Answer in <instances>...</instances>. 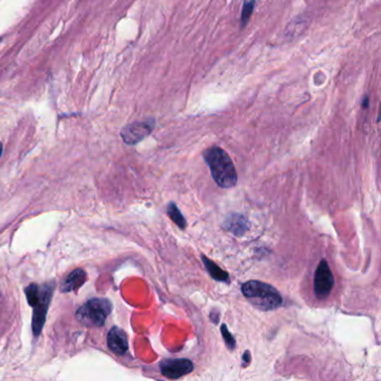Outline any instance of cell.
<instances>
[{
	"mask_svg": "<svg viewBox=\"0 0 381 381\" xmlns=\"http://www.w3.org/2000/svg\"><path fill=\"white\" fill-rule=\"evenodd\" d=\"M211 176L222 188H230L237 183V172L232 159L222 148L212 147L204 152Z\"/></svg>",
	"mask_w": 381,
	"mask_h": 381,
	"instance_id": "cell-1",
	"label": "cell"
},
{
	"mask_svg": "<svg viewBox=\"0 0 381 381\" xmlns=\"http://www.w3.org/2000/svg\"><path fill=\"white\" fill-rule=\"evenodd\" d=\"M242 292L255 308L262 311L275 310L283 303V298L275 287L259 280H248L244 283Z\"/></svg>",
	"mask_w": 381,
	"mask_h": 381,
	"instance_id": "cell-2",
	"label": "cell"
},
{
	"mask_svg": "<svg viewBox=\"0 0 381 381\" xmlns=\"http://www.w3.org/2000/svg\"><path fill=\"white\" fill-rule=\"evenodd\" d=\"M111 309L112 305L109 299L92 298L78 309L76 317L81 322L90 324V326L101 327L110 314Z\"/></svg>",
	"mask_w": 381,
	"mask_h": 381,
	"instance_id": "cell-3",
	"label": "cell"
},
{
	"mask_svg": "<svg viewBox=\"0 0 381 381\" xmlns=\"http://www.w3.org/2000/svg\"><path fill=\"white\" fill-rule=\"evenodd\" d=\"M53 295V284H46L41 287V294L38 301L34 305L33 314V332L35 336H38L42 332L47 314L48 305L51 303Z\"/></svg>",
	"mask_w": 381,
	"mask_h": 381,
	"instance_id": "cell-4",
	"label": "cell"
},
{
	"mask_svg": "<svg viewBox=\"0 0 381 381\" xmlns=\"http://www.w3.org/2000/svg\"><path fill=\"white\" fill-rule=\"evenodd\" d=\"M334 285V278L326 259L318 263L314 275V293L317 298L326 299Z\"/></svg>",
	"mask_w": 381,
	"mask_h": 381,
	"instance_id": "cell-5",
	"label": "cell"
},
{
	"mask_svg": "<svg viewBox=\"0 0 381 381\" xmlns=\"http://www.w3.org/2000/svg\"><path fill=\"white\" fill-rule=\"evenodd\" d=\"M161 373L168 379H178L193 370L189 359H166L160 362Z\"/></svg>",
	"mask_w": 381,
	"mask_h": 381,
	"instance_id": "cell-6",
	"label": "cell"
},
{
	"mask_svg": "<svg viewBox=\"0 0 381 381\" xmlns=\"http://www.w3.org/2000/svg\"><path fill=\"white\" fill-rule=\"evenodd\" d=\"M154 123L153 121H145V122H134L129 124L124 128L121 132L123 141L128 145H135L152 132Z\"/></svg>",
	"mask_w": 381,
	"mask_h": 381,
	"instance_id": "cell-7",
	"label": "cell"
},
{
	"mask_svg": "<svg viewBox=\"0 0 381 381\" xmlns=\"http://www.w3.org/2000/svg\"><path fill=\"white\" fill-rule=\"evenodd\" d=\"M108 346L112 352L122 355L128 351V338L124 331L116 327L112 328L108 334Z\"/></svg>",
	"mask_w": 381,
	"mask_h": 381,
	"instance_id": "cell-8",
	"label": "cell"
},
{
	"mask_svg": "<svg viewBox=\"0 0 381 381\" xmlns=\"http://www.w3.org/2000/svg\"><path fill=\"white\" fill-rule=\"evenodd\" d=\"M85 280H86L85 271L77 268V270L73 271L70 275L64 279V282L61 285V291L64 293L76 291L85 283Z\"/></svg>",
	"mask_w": 381,
	"mask_h": 381,
	"instance_id": "cell-9",
	"label": "cell"
},
{
	"mask_svg": "<svg viewBox=\"0 0 381 381\" xmlns=\"http://www.w3.org/2000/svg\"><path fill=\"white\" fill-rule=\"evenodd\" d=\"M202 259H203V262H204L206 270H207V271L209 272L210 276H211L212 278L216 279V280H219V282H226V283L229 282V276H228V274H227L226 272H225V271H223L220 267H218V266L214 263V262L210 260V259H208L207 257H206L205 255H202Z\"/></svg>",
	"mask_w": 381,
	"mask_h": 381,
	"instance_id": "cell-10",
	"label": "cell"
},
{
	"mask_svg": "<svg viewBox=\"0 0 381 381\" xmlns=\"http://www.w3.org/2000/svg\"><path fill=\"white\" fill-rule=\"evenodd\" d=\"M167 214L169 215V217L173 220V223H176L178 225V227H180L181 229H185L187 227L185 217L183 216V214H181L177 206L173 203H170L169 205H168Z\"/></svg>",
	"mask_w": 381,
	"mask_h": 381,
	"instance_id": "cell-11",
	"label": "cell"
},
{
	"mask_svg": "<svg viewBox=\"0 0 381 381\" xmlns=\"http://www.w3.org/2000/svg\"><path fill=\"white\" fill-rule=\"evenodd\" d=\"M256 5V0H246L245 4L243 6L242 15H240V26L244 27L248 23L249 18H251L254 8Z\"/></svg>",
	"mask_w": 381,
	"mask_h": 381,
	"instance_id": "cell-12",
	"label": "cell"
},
{
	"mask_svg": "<svg viewBox=\"0 0 381 381\" xmlns=\"http://www.w3.org/2000/svg\"><path fill=\"white\" fill-rule=\"evenodd\" d=\"M41 294V287L36 284H30L28 287H26V297L27 302L30 307H34L36 302L38 301Z\"/></svg>",
	"mask_w": 381,
	"mask_h": 381,
	"instance_id": "cell-13",
	"label": "cell"
},
{
	"mask_svg": "<svg viewBox=\"0 0 381 381\" xmlns=\"http://www.w3.org/2000/svg\"><path fill=\"white\" fill-rule=\"evenodd\" d=\"M220 330H222V334H223V336H224V340H225V342H226L227 347H228L230 350L235 349L236 341H235V339H234V336L232 335V333H230L229 331H228V329H227V327H226V324H223L222 328H220Z\"/></svg>",
	"mask_w": 381,
	"mask_h": 381,
	"instance_id": "cell-14",
	"label": "cell"
},
{
	"mask_svg": "<svg viewBox=\"0 0 381 381\" xmlns=\"http://www.w3.org/2000/svg\"><path fill=\"white\" fill-rule=\"evenodd\" d=\"M368 105H369V96L368 95H365V97L362 98V102H361V106L362 109H367Z\"/></svg>",
	"mask_w": 381,
	"mask_h": 381,
	"instance_id": "cell-15",
	"label": "cell"
},
{
	"mask_svg": "<svg viewBox=\"0 0 381 381\" xmlns=\"http://www.w3.org/2000/svg\"><path fill=\"white\" fill-rule=\"evenodd\" d=\"M249 361H251V354H249L248 351H246L245 353H244V364L248 365Z\"/></svg>",
	"mask_w": 381,
	"mask_h": 381,
	"instance_id": "cell-16",
	"label": "cell"
},
{
	"mask_svg": "<svg viewBox=\"0 0 381 381\" xmlns=\"http://www.w3.org/2000/svg\"><path fill=\"white\" fill-rule=\"evenodd\" d=\"M2 153H3V146H2V143H0V155H2Z\"/></svg>",
	"mask_w": 381,
	"mask_h": 381,
	"instance_id": "cell-17",
	"label": "cell"
}]
</instances>
